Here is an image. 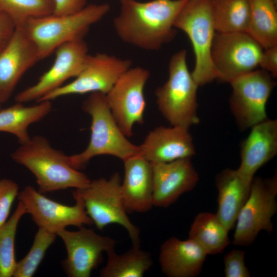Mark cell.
<instances>
[{
	"label": "cell",
	"mask_w": 277,
	"mask_h": 277,
	"mask_svg": "<svg viewBox=\"0 0 277 277\" xmlns=\"http://www.w3.org/2000/svg\"><path fill=\"white\" fill-rule=\"evenodd\" d=\"M187 1L120 0L114 30L125 43L145 50H158L175 37L174 22Z\"/></svg>",
	"instance_id": "1"
},
{
	"label": "cell",
	"mask_w": 277,
	"mask_h": 277,
	"mask_svg": "<svg viewBox=\"0 0 277 277\" xmlns=\"http://www.w3.org/2000/svg\"><path fill=\"white\" fill-rule=\"evenodd\" d=\"M11 156L33 174L38 191L43 194L68 188L82 189L91 181L86 174L70 164L68 155L52 147L42 135L31 137Z\"/></svg>",
	"instance_id": "2"
},
{
	"label": "cell",
	"mask_w": 277,
	"mask_h": 277,
	"mask_svg": "<svg viewBox=\"0 0 277 277\" xmlns=\"http://www.w3.org/2000/svg\"><path fill=\"white\" fill-rule=\"evenodd\" d=\"M82 109L91 118L90 138L85 150L68 156L73 168H83L96 156L111 155L123 161L140 154L138 146L130 142L118 126L107 104L106 94L90 93L83 102Z\"/></svg>",
	"instance_id": "3"
},
{
	"label": "cell",
	"mask_w": 277,
	"mask_h": 277,
	"mask_svg": "<svg viewBox=\"0 0 277 277\" xmlns=\"http://www.w3.org/2000/svg\"><path fill=\"white\" fill-rule=\"evenodd\" d=\"M110 9L107 3L90 4L72 14H52L30 19L21 28L36 46L41 60L65 43L84 39L90 27Z\"/></svg>",
	"instance_id": "4"
},
{
	"label": "cell",
	"mask_w": 277,
	"mask_h": 277,
	"mask_svg": "<svg viewBox=\"0 0 277 277\" xmlns=\"http://www.w3.org/2000/svg\"><path fill=\"white\" fill-rule=\"evenodd\" d=\"M185 49L175 53L168 65L167 81L155 91L162 115L171 125L189 128L199 122L197 116L198 85L188 69Z\"/></svg>",
	"instance_id": "5"
},
{
	"label": "cell",
	"mask_w": 277,
	"mask_h": 277,
	"mask_svg": "<svg viewBox=\"0 0 277 277\" xmlns=\"http://www.w3.org/2000/svg\"><path fill=\"white\" fill-rule=\"evenodd\" d=\"M174 27L188 36L195 55L192 76L199 86L217 79L211 60L216 30L211 0H187L174 22Z\"/></svg>",
	"instance_id": "6"
},
{
	"label": "cell",
	"mask_w": 277,
	"mask_h": 277,
	"mask_svg": "<svg viewBox=\"0 0 277 277\" xmlns=\"http://www.w3.org/2000/svg\"><path fill=\"white\" fill-rule=\"evenodd\" d=\"M121 182L120 174L115 172L109 179L91 180L87 186L75 190L83 199L86 212L98 229L102 230L111 224L120 225L127 231L133 246H140V230L127 215Z\"/></svg>",
	"instance_id": "7"
},
{
	"label": "cell",
	"mask_w": 277,
	"mask_h": 277,
	"mask_svg": "<svg viewBox=\"0 0 277 277\" xmlns=\"http://www.w3.org/2000/svg\"><path fill=\"white\" fill-rule=\"evenodd\" d=\"M277 176L253 178L249 196L235 224L232 243L247 247L263 230H273L272 217L277 211Z\"/></svg>",
	"instance_id": "8"
},
{
	"label": "cell",
	"mask_w": 277,
	"mask_h": 277,
	"mask_svg": "<svg viewBox=\"0 0 277 277\" xmlns=\"http://www.w3.org/2000/svg\"><path fill=\"white\" fill-rule=\"evenodd\" d=\"M266 71L255 69L229 82L230 111L242 131L267 119L266 106L275 82Z\"/></svg>",
	"instance_id": "9"
},
{
	"label": "cell",
	"mask_w": 277,
	"mask_h": 277,
	"mask_svg": "<svg viewBox=\"0 0 277 277\" xmlns=\"http://www.w3.org/2000/svg\"><path fill=\"white\" fill-rule=\"evenodd\" d=\"M263 48L247 32H216L211 60L217 79L228 83L259 67Z\"/></svg>",
	"instance_id": "10"
},
{
	"label": "cell",
	"mask_w": 277,
	"mask_h": 277,
	"mask_svg": "<svg viewBox=\"0 0 277 277\" xmlns=\"http://www.w3.org/2000/svg\"><path fill=\"white\" fill-rule=\"evenodd\" d=\"M150 75L143 67H131L117 80L106 98L111 112L122 132L132 135L135 124H143L146 106L145 85Z\"/></svg>",
	"instance_id": "11"
},
{
	"label": "cell",
	"mask_w": 277,
	"mask_h": 277,
	"mask_svg": "<svg viewBox=\"0 0 277 277\" xmlns=\"http://www.w3.org/2000/svg\"><path fill=\"white\" fill-rule=\"evenodd\" d=\"M72 195L75 203L68 206L48 199L28 185L19 192L17 197L38 227L57 235L68 226L80 228L93 224L86 212L82 197L75 190Z\"/></svg>",
	"instance_id": "12"
},
{
	"label": "cell",
	"mask_w": 277,
	"mask_h": 277,
	"mask_svg": "<svg viewBox=\"0 0 277 277\" xmlns=\"http://www.w3.org/2000/svg\"><path fill=\"white\" fill-rule=\"evenodd\" d=\"M132 61L113 55L88 54L83 68L71 82L48 93L38 102L50 101L72 94L100 92L106 94L119 77L131 67Z\"/></svg>",
	"instance_id": "13"
},
{
	"label": "cell",
	"mask_w": 277,
	"mask_h": 277,
	"mask_svg": "<svg viewBox=\"0 0 277 277\" xmlns=\"http://www.w3.org/2000/svg\"><path fill=\"white\" fill-rule=\"evenodd\" d=\"M76 231L66 229L58 232L67 251L63 266L69 277H90L92 271L101 263L103 253L115 250L113 239L96 233L84 226Z\"/></svg>",
	"instance_id": "14"
},
{
	"label": "cell",
	"mask_w": 277,
	"mask_h": 277,
	"mask_svg": "<svg viewBox=\"0 0 277 277\" xmlns=\"http://www.w3.org/2000/svg\"><path fill=\"white\" fill-rule=\"evenodd\" d=\"M55 53L51 67L35 84L17 93L15 97V102H37L62 86L67 80L76 77L88 55V48L84 39H80L64 44L55 50Z\"/></svg>",
	"instance_id": "15"
},
{
	"label": "cell",
	"mask_w": 277,
	"mask_h": 277,
	"mask_svg": "<svg viewBox=\"0 0 277 277\" xmlns=\"http://www.w3.org/2000/svg\"><path fill=\"white\" fill-rule=\"evenodd\" d=\"M41 60L33 42L21 28L0 51V104L6 102L25 72Z\"/></svg>",
	"instance_id": "16"
},
{
	"label": "cell",
	"mask_w": 277,
	"mask_h": 277,
	"mask_svg": "<svg viewBox=\"0 0 277 277\" xmlns=\"http://www.w3.org/2000/svg\"><path fill=\"white\" fill-rule=\"evenodd\" d=\"M153 206L167 207L183 194L193 190L199 179L191 158L151 163Z\"/></svg>",
	"instance_id": "17"
},
{
	"label": "cell",
	"mask_w": 277,
	"mask_h": 277,
	"mask_svg": "<svg viewBox=\"0 0 277 277\" xmlns=\"http://www.w3.org/2000/svg\"><path fill=\"white\" fill-rule=\"evenodd\" d=\"M138 147L139 155L151 163L191 159L195 154L189 128L182 126L156 127L149 132Z\"/></svg>",
	"instance_id": "18"
},
{
	"label": "cell",
	"mask_w": 277,
	"mask_h": 277,
	"mask_svg": "<svg viewBox=\"0 0 277 277\" xmlns=\"http://www.w3.org/2000/svg\"><path fill=\"white\" fill-rule=\"evenodd\" d=\"M277 154V120L266 119L253 126L241 149L236 170L252 182L256 171Z\"/></svg>",
	"instance_id": "19"
},
{
	"label": "cell",
	"mask_w": 277,
	"mask_h": 277,
	"mask_svg": "<svg viewBox=\"0 0 277 277\" xmlns=\"http://www.w3.org/2000/svg\"><path fill=\"white\" fill-rule=\"evenodd\" d=\"M121 193L127 213H144L153 204V179L151 163L140 155L124 161Z\"/></svg>",
	"instance_id": "20"
},
{
	"label": "cell",
	"mask_w": 277,
	"mask_h": 277,
	"mask_svg": "<svg viewBox=\"0 0 277 277\" xmlns=\"http://www.w3.org/2000/svg\"><path fill=\"white\" fill-rule=\"evenodd\" d=\"M207 255L193 240L171 237L161 245L159 261L162 271L168 277H195L201 272Z\"/></svg>",
	"instance_id": "21"
},
{
	"label": "cell",
	"mask_w": 277,
	"mask_h": 277,
	"mask_svg": "<svg viewBox=\"0 0 277 277\" xmlns=\"http://www.w3.org/2000/svg\"><path fill=\"white\" fill-rule=\"evenodd\" d=\"M251 183L236 169H224L215 177L218 192L215 214L228 231L235 226L238 214L249 196Z\"/></svg>",
	"instance_id": "22"
},
{
	"label": "cell",
	"mask_w": 277,
	"mask_h": 277,
	"mask_svg": "<svg viewBox=\"0 0 277 277\" xmlns=\"http://www.w3.org/2000/svg\"><path fill=\"white\" fill-rule=\"evenodd\" d=\"M33 106L16 102L12 106L0 109V132L15 136L20 144L29 140V127L45 117L52 108L51 101H43Z\"/></svg>",
	"instance_id": "23"
},
{
	"label": "cell",
	"mask_w": 277,
	"mask_h": 277,
	"mask_svg": "<svg viewBox=\"0 0 277 277\" xmlns=\"http://www.w3.org/2000/svg\"><path fill=\"white\" fill-rule=\"evenodd\" d=\"M228 232L215 213L202 212L191 225L188 238L199 244L208 255H215L230 244Z\"/></svg>",
	"instance_id": "24"
},
{
	"label": "cell",
	"mask_w": 277,
	"mask_h": 277,
	"mask_svg": "<svg viewBox=\"0 0 277 277\" xmlns=\"http://www.w3.org/2000/svg\"><path fill=\"white\" fill-rule=\"evenodd\" d=\"M250 18L247 32L263 48L277 44L276 3L273 0H249Z\"/></svg>",
	"instance_id": "25"
},
{
	"label": "cell",
	"mask_w": 277,
	"mask_h": 277,
	"mask_svg": "<svg viewBox=\"0 0 277 277\" xmlns=\"http://www.w3.org/2000/svg\"><path fill=\"white\" fill-rule=\"evenodd\" d=\"M107 254V263L100 272L101 277H142L153 264L150 254L140 246H133L122 254L115 250Z\"/></svg>",
	"instance_id": "26"
},
{
	"label": "cell",
	"mask_w": 277,
	"mask_h": 277,
	"mask_svg": "<svg viewBox=\"0 0 277 277\" xmlns=\"http://www.w3.org/2000/svg\"><path fill=\"white\" fill-rule=\"evenodd\" d=\"M211 4L216 32H247L249 0H211Z\"/></svg>",
	"instance_id": "27"
},
{
	"label": "cell",
	"mask_w": 277,
	"mask_h": 277,
	"mask_svg": "<svg viewBox=\"0 0 277 277\" xmlns=\"http://www.w3.org/2000/svg\"><path fill=\"white\" fill-rule=\"evenodd\" d=\"M26 213L24 206L19 201L14 212L0 227V277L13 276L17 263L15 253L17 228Z\"/></svg>",
	"instance_id": "28"
},
{
	"label": "cell",
	"mask_w": 277,
	"mask_h": 277,
	"mask_svg": "<svg viewBox=\"0 0 277 277\" xmlns=\"http://www.w3.org/2000/svg\"><path fill=\"white\" fill-rule=\"evenodd\" d=\"M54 0H0V10L21 28L30 19L53 14Z\"/></svg>",
	"instance_id": "29"
},
{
	"label": "cell",
	"mask_w": 277,
	"mask_h": 277,
	"mask_svg": "<svg viewBox=\"0 0 277 277\" xmlns=\"http://www.w3.org/2000/svg\"><path fill=\"white\" fill-rule=\"evenodd\" d=\"M56 234L38 227L29 252L17 262L13 277H32L44 259L48 248L54 242Z\"/></svg>",
	"instance_id": "30"
},
{
	"label": "cell",
	"mask_w": 277,
	"mask_h": 277,
	"mask_svg": "<svg viewBox=\"0 0 277 277\" xmlns=\"http://www.w3.org/2000/svg\"><path fill=\"white\" fill-rule=\"evenodd\" d=\"M18 190L19 186L14 181L8 179H0V227L8 220Z\"/></svg>",
	"instance_id": "31"
},
{
	"label": "cell",
	"mask_w": 277,
	"mask_h": 277,
	"mask_svg": "<svg viewBox=\"0 0 277 277\" xmlns=\"http://www.w3.org/2000/svg\"><path fill=\"white\" fill-rule=\"evenodd\" d=\"M245 251L232 249L224 258L226 277H249L250 273L245 264Z\"/></svg>",
	"instance_id": "32"
},
{
	"label": "cell",
	"mask_w": 277,
	"mask_h": 277,
	"mask_svg": "<svg viewBox=\"0 0 277 277\" xmlns=\"http://www.w3.org/2000/svg\"><path fill=\"white\" fill-rule=\"evenodd\" d=\"M259 67L268 72L273 78L277 76V44L264 49Z\"/></svg>",
	"instance_id": "33"
},
{
	"label": "cell",
	"mask_w": 277,
	"mask_h": 277,
	"mask_svg": "<svg viewBox=\"0 0 277 277\" xmlns=\"http://www.w3.org/2000/svg\"><path fill=\"white\" fill-rule=\"evenodd\" d=\"M53 14L66 15L77 12L86 6L87 0H54Z\"/></svg>",
	"instance_id": "34"
},
{
	"label": "cell",
	"mask_w": 277,
	"mask_h": 277,
	"mask_svg": "<svg viewBox=\"0 0 277 277\" xmlns=\"http://www.w3.org/2000/svg\"><path fill=\"white\" fill-rule=\"evenodd\" d=\"M15 29L11 19L0 10V51L8 44Z\"/></svg>",
	"instance_id": "35"
},
{
	"label": "cell",
	"mask_w": 277,
	"mask_h": 277,
	"mask_svg": "<svg viewBox=\"0 0 277 277\" xmlns=\"http://www.w3.org/2000/svg\"><path fill=\"white\" fill-rule=\"evenodd\" d=\"M273 1L275 3H276L277 0H273Z\"/></svg>",
	"instance_id": "36"
},
{
	"label": "cell",
	"mask_w": 277,
	"mask_h": 277,
	"mask_svg": "<svg viewBox=\"0 0 277 277\" xmlns=\"http://www.w3.org/2000/svg\"><path fill=\"white\" fill-rule=\"evenodd\" d=\"M1 104H0V109H1Z\"/></svg>",
	"instance_id": "37"
}]
</instances>
